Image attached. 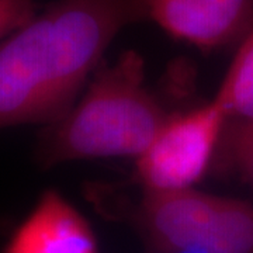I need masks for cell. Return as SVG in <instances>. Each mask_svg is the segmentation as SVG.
Masks as SVG:
<instances>
[{
	"label": "cell",
	"instance_id": "1",
	"mask_svg": "<svg viewBox=\"0 0 253 253\" xmlns=\"http://www.w3.org/2000/svg\"><path fill=\"white\" fill-rule=\"evenodd\" d=\"M142 0H56L0 42V129L49 126L75 104Z\"/></svg>",
	"mask_w": 253,
	"mask_h": 253
},
{
	"label": "cell",
	"instance_id": "2",
	"mask_svg": "<svg viewBox=\"0 0 253 253\" xmlns=\"http://www.w3.org/2000/svg\"><path fill=\"white\" fill-rule=\"evenodd\" d=\"M172 113L145 83V63L135 51L101 63L71 109L46 126L38 141L42 166L138 158Z\"/></svg>",
	"mask_w": 253,
	"mask_h": 253
},
{
	"label": "cell",
	"instance_id": "3",
	"mask_svg": "<svg viewBox=\"0 0 253 253\" xmlns=\"http://www.w3.org/2000/svg\"><path fill=\"white\" fill-rule=\"evenodd\" d=\"M134 222L149 253H253V204L244 200L144 191Z\"/></svg>",
	"mask_w": 253,
	"mask_h": 253
},
{
	"label": "cell",
	"instance_id": "4",
	"mask_svg": "<svg viewBox=\"0 0 253 253\" xmlns=\"http://www.w3.org/2000/svg\"><path fill=\"white\" fill-rule=\"evenodd\" d=\"M228 120L215 99L187 111L172 113L135 159L136 180L144 191L196 189L214 166Z\"/></svg>",
	"mask_w": 253,
	"mask_h": 253
},
{
	"label": "cell",
	"instance_id": "5",
	"mask_svg": "<svg viewBox=\"0 0 253 253\" xmlns=\"http://www.w3.org/2000/svg\"><path fill=\"white\" fill-rule=\"evenodd\" d=\"M146 18L201 51L238 45L253 27V0H142Z\"/></svg>",
	"mask_w": 253,
	"mask_h": 253
},
{
	"label": "cell",
	"instance_id": "6",
	"mask_svg": "<svg viewBox=\"0 0 253 253\" xmlns=\"http://www.w3.org/2000/svg\"><path fill=\"white\" fill-rule=\"evenodd\" d=\"M1 253H99V246L86 218L58 191L48 190Z\"/></svg>",
	"mask_w": 253,
	"mask_h": 253
},
{
	"label": "cell",
	"instance_id": "7",
	"mask_svg": "<svg viewBox=\"0 0 253 253\" xmlns=\"http://www.w3.org/2000/svg\"><path fill=\"white\" fill-rule=\"evenodd\" d=\"M214 99L229 120L253 121V27L236 52Z\"/></svg>",
	"mask_w": 253,
	"mask_h": 253
},
{
	"label": "cell",
	"instance_id": "8",
	"mask_svg": "<svg viewBox=\"0 0 253 253\" xmlns=\"http://www.w3.org/2000/svg\"><path fill=\"white\" fill-rule=\"evenodd\" d=\"M214 168L235 174L253 189V121L228 120Z\"/></svg>",
	"mask_w": 253,
	"mask_h": 253
},
{
	"label": "cell",
	"instance_id": "9",
	"mask_svg": "<svg viewBox=\"0 0 253 253\" xmlns=\"http://www.w3.org/2000/svg\"><path fill=\"white\" fill-rule=\"evenodd\" d=\"M40 0H0V42L36 16Z\"/></svg>",
	"mask_w": 253,
	"mask_h": 253
}]
</instances>
